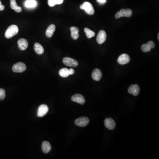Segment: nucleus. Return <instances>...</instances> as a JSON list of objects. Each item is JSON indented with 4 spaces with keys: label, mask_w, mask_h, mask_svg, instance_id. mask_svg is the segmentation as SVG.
<instances>
[{
    "label": "nucleus",
    "mask_w": 159,
    "mask_h": 159,
    "mask_svg": "<svg viewBox=\"0 0 159 159\" xmlns=\"http://www.w3.org/2000/svg\"><path fill=\"white\" fill-rule=\"evenodd\" d=\"M132 15V11L131 9H122L120 11L117 12L115 15L116 19H119L121 17H131Z\"/></svg>",
    "instance_id": "obj_3"
},
{
    "label": "nucleus",
    "mask_w": 159,
    "mask_h": 159,
    "mask_svg": "<svg viewBox=\"0 0 159 159\" xmlns=\"http://www.w3.org/2000/svg\"><path fill=\"white\" fill-rule=\"evenodd\" d=\"M19 28L16 25H12L9 26L6 31L5 37L7 38H10L18 34Z\"/></svg>",
    "instance_id": "obj_1"
},
{
    "label": "nucleus",
    "mask_w": 159,
    "mask_h": 159,
    "mask_svg": "<svg viewBox=\"0 0 159 159\" xmlns=\"http://www.w3.org/2000/svg\"><path fill=\"white\" fill-rule=\"evenodd\" d=\"M102 73L101 71L98 69H96L92 72V77L94 80L96 81H100L102 78Z\"/></svg>",
    "instance_id": "obj_15"
},
{
    "label": "nucleus",
    "mask_w": 159,
    "mask_h": 159,
    "mask_svg": "<svg viewBox=\"0 0 159 159\" xmlns=\"http://www.w3.org/2000/svg\"><path fill=\"white\" fill-rule=\"evenodd\" d=\"M56 27L54 24L49 25L46 30V35L48 38H51L55 31Z\"/></svg>",
    "instance_id": "obj_18"
},
{
    "label": "nucleus",
    "mask_w": 159,
    "mask_h": 159,
    "mask_svg": "<svg viewBox=\"0 0 159 159\" xmlns=\"http://www.w3.org/2000/svg\"><path fill=\"white\" fill-rule=\"evenodd\" d=\"M128 92L134 96H137L140 92V87L138 84L131 85L128 90Z\"/></svg>",
    "instance_id": "obj_13"
},
{
    "label": "nucleus",
    "mask_w": 159,
    "mask_h": 159,
    "mask_svg": "<svg viewBox=\"0 0 159 159\" xmlns=\"http://www.w3.org/2000/svg\"><path fill=\"white\" fill-rule=\"evenodd\" d=\"M106 38V34L105 31L101 30L99 31L97 37V41L99 44H103L105 42Z\"/></svg>",
    "instance_id": "obj_8"
},
{
    "label": "nucleus",
    "mask_w": 159,
    "mask_h": 159,
    "mask_svg": "<svg viewBox=\"0 0 159 159\" xmlns=\"http://www.w3.org/2000/svg\"><path fill=\"white\" fill-rule=\"evenodd\" d=\"M17 6H18L16 0H10V7L12 9L14 10Z\"/></svg>",
    "instance_id": "obj_24"
},
{
    "label": "nucleus",
    "mask_w": 159,
    "mask_h": 159,
    "mask_svg": "<svg viewBox=\"0 0 159 159\" xmlns=\"http://www.w3.org/2000/svg\"><path fill=\"white\" fill-rule=\"evenodd\" d=\"M56 5H61L62 4L64 0H55Z\"/></svg>",
    "instance_id": "obj_26"
},
{
    "label": "nucleus",
    "mask_w": 159,
    "mask_h": 159,
    "mask_svg": "<svg viewBox=\"0 0 159 159\" xmlns=\"http://www.w3.org/2000/svg\"><path fill=\"white\" fill-rule=\"evenodd\" d=\"M70 30L71 31V37L74 40H77L79 37V30L78 28L76 27H72L70 28Z\"/></svg>",
    "instance_id": "obj_17"
},
{
    "label": "nucleus",
    "mask_w": 159,
    "mask_h": 159,
    "mask_svg": "<svg viewBox=\"0 0 159 159\" xmlns=\"http://www.w3.org/2000/svg\"><path fill=\"white\" fill-rule=\"evenodd\" d=\"M14 10L16 13H21V12H22V8L21 7L18 6L14 9Z\"/></svg>",
    "instance_id": "obj_27"
},
{
    "label": "nucleus",
    "mask_w": 159,
    "mask_h": 159,
    "mask_svg": "<svg viewBox=\"0 0 159 159\" xmlns=\"http://www.w3.org/2000/svg\"><path fill=\"white\" fill-rule=\"evenodd\" d=\"M37 5L36 1L35 0H27L25 2V6L28 8H33L35 7Z\"/></svg>",
    "instance_id": "obj_20"
},
{
    "label": "nucleus",
    "mask_w": 159,
    "mask_h": 159,
    "mask_svg": "<svg viewBox=\"0 0 159 159\" xmlns=\"http://www.w3.org/2000/svg\"><path fill=\"white\" fill-rule=\"evenodd\" d=\"M34 49L36 53L38 55H41L44 53V48L40 43H35L34 45Z\"/></svg>",
    "instance_id": "obj_19"
},
{
    "label": "nucleus",
    "mask_w": 159,
    "mask_h": 159,
    "mask_svg": "<svg viewBox=\"0 0 159 159\" xmlns=\"http://www.w3.org/2000/svg\"><path fill=\"white\" fill-rule=\"evenodd\" d=\"M48 4L49 6L50 7H54L56 5L55 3V0H48Z\"/></svg>",
    "instance_id": "obj_25"
},
{
    "label": "nucleus",
    "mask_w": 159,
    "mask_h": 159,
    "mask_svg": "<svg viewBox=\"0 0 159 159\" xmlns=\"http://www.w3.org/2000/svg\"><path fill=\"white\" fill-rule=\"evenodd\" d=\"M69 71L70 75H72V74H74V72H75L74 70L72 69H70V70H69Z\"/></svg>",
    "instance_id": "obj_29"
},
{
    "label": "nucleus",
    "mask_w": 159,
    "mask_h": 159,
    "mask_svg": "<svg viewBox=\"0 0 159 159\" xmlns=\"http://www.w3.org/2000/svg\"><path fill=\"white\" fill-rule=\"evenodd\" d=\"M48 107L47 105H41L38 107L37 112L38 116L39 117H43L48 113Z\"/></svg>",
    "instance_id": "obj_7"
},
{
    "label": "nucleus",
    "mask_w": 159,
    "mask_h": 159,
    "mask_svg": "<svg viewBox=\"0 0 159 159\" xmlns=\"http://www.w3.org/2000/svg\"><path fill=\"white\" fill-rule=\"evenodd\" d=\"M84 31L85 32L87 38H91L95 35V33L92 31L91 30L88 28H86L84 29Z\"/></svg>",
    "instance_id": "obj_22"
},
{
    "label": "nucleus",
    "mask_w": 159,
    "mask_h": 159,
    "mask_svg": "<svg viewBox=\"0 0 159 159\" xmlns=\"http://www.w3.org/2000/svg\"><path fill=\"white\" fill-rule=\"evenodd\" d=\"M104 125L106 128L110 130H112L114 129L116 125L115 122L112 119L107 118L104 120Z\"/></svg>",
    "instance_id": "obj_11"
},
{
    "label": "nucleus",
    "mask_w": 159,
    "mask_h": 159,
    "mask_svg": "<svg viewBox=\"0 0 159 159\" xmlns=\"http://www.w3.org/2000/svg\"><path fill=\"white\" fill-rule=\"evenodd\" d=\"M62 61L63 63L66 66L76 67L78 65V62L76 60L70 57H64Z\"/></svg>",
    "instance_id": "obj_6"
},
{
    "label": "nucleus",
    "mask_w": 159,
    "mask_h": 159,
    "mask_svg": "<svg viewBox=\"0 0 159 159\" xmlns=\"http://www.w3.org/2000/svg\"><path fill=\"white\" fill-rule=\"evenodd\" d=\"M18 47L21 50H24L27 49L28 45V41L24 38H21L17 42Z\"/></svg>",
    "instance_id": "obj_14"
},
{
    "label": "nucleus",
    "mask_w": 159,
    "mask_h": 159,
    "mask_svg": "<svg viewBox=\"0 0 159 159\" xmlns=\"http://www.w3.org/2000/svg\"><path fill=\"white\" fill-rule=\"evenodd\" d=\"M6 92L4 89H0V100H3L6 97Z\"/></svg>",
    "instance_id": "obj_23"
},
{
    "label": "nucleus",
    "mask_w": 159,
    "mask_h": 159,
    "mask_svg": "<svg viewBox=\"0 0 159 159\" xmlns=\"http://www.w3.org/2000/svg\"><path fill=\"white\" fill-rule=\"evenodd\" d=\"M5 6H3V5H1L0 6V11H3L5 9Z\"/></svg>",
    "instance_id": "obj_30"
},
{
    "label": "nucleus",
    "mask_w": 159,
    "mask_h": 159,
    "mask_svg": "<svg viewBox=\"0 0 159 159\" xmlns=\"http://www.w3.org/2000/svg\"><path fill=\"white\" fill-rule=\"evenodd\" d=\"M59 74L62 77H67L70 75L69 70L67 68H62L59 70Z\"/></svg>",
    "instance_id": "obj_21"
},
{
    "label": "nucleus",
    "mask_w": 159,
    "mask_h": 159,
    "mask_svg": "<svg viewBox=\"0 0 159 159\" xmlns=\"http://www.w3.org/2000/svg\"><path fill=\"white\" fill-rule=\"evenodd\" d=\"M89 118L86 117H82L76 119L75 124L77 126L80 127H85L89 124Z\"/></svg>",
    "instance_id": "obj_4"
},
{
    "label": "nucleus",
    "mask_w": 159,
    "mask_h": 159,
    "mask_svg": "<svg viewBox=\"0 0 159 159\" xmlns=\"http://www.w3.org/2000/svg\"><path fill=\"white\" fill-rule=\"evenodd\" d=\"M2 3H1V1H0V6H1V5H2Z\"/></svg>",
    "instance_id": "obj_32"
},
{
    "label": "nucleus",
    "mask_w": 159,
    "mask_h": 159,
    "mask_svg": "<svg viewBox=\"0 0 159 159\" xmlns=\"http://www.w3.org/2000/svg\"><path fill=\"white\" fill-rule=\"evenodd\" d=\"M155 43L152 41L148 42L146 44H143L141 46V50L144 52H148L151 50L152 48H155Z\"/></svg>",
    "instance_id": "obj_12"
},
{
    "label": "nucleus",
    "mask_w": 159,
    "mask_h": 159,
    "mask_svg": "<svg viewBox=\"0 0 159 159\" xmlns=\"http://www.w3.org/2000/svg\"><path fill=\"white\" fill-rule=\"evenodd\" d=\"M80 9L84 10L88 14L92 15L95 13L94 8L91 3L85 2L80 6Z\"/></svg>",
    "instance_id": "obj_2"
},
{
    "label": "nucleus",
    "mask_w": 159,
    "mask_h": 159,
    "mask_svg": "<svg viewBox=\"0 0 159 159\" xmlns=\"http://www.w3.org/2000/svg\"><path fill=\"white\" fill-rule=\"evenodd\" d=\"M13 71L15 72H22L26 70V66L23 63L19 62L14 65Z\"/></svg>",
    "instance_id": "obj_5"
},
{
    "label": "nucleus",
    "mask_w": 159,
    "mask_h": 159,
    "mask_svg": "<svg viewBox=\"0 0 159 159\" xmlns=\"http://www.w3.org/2000/svg\"><path fill=\"white\" fill-rule=\"evenodd\" d=\"M42 149L44 153H48L50 152L51 149V146L50 143L48 141H43L42 145Z\"/></svg>",
    "instance_id": "obj_16"
},
{
    "label": "nucleus",
    "mask_w": 159,
    "mask_h": 159,
    "mask_svg": "<svg viewBox=\"0 0 159 159\" xmlns=\"http://www.w3.org/2000/svg\"><path fill=\"white\" fill-rule=\"evenodd\" d=\"M158 40H159V33H158Z\"/></svg>",
    "instance_id": "obj_31"
},
{
    "label": "nucleus",
    "mask_w": 159,
    "mask_h": 159,
    "mask_svg": "<svg viewBox=\"0 0 159 159\" xmlns=\"http://www.w3.org/2000/svg\"><path fill=\"white\" fill-rule=\"evenodd\" d=\"M72 101L83 105L85 103V100L83 96L80 94H75L71 97Z\"/></svg>",
    "instance_id": "obj_10"
},
{
    "label": "nucleus",
    "mask_w": 159,
    "mask_h": 159,
    "mask_svg": "<svg viewBox=\"0 0 159 159\" xmlns=\"http://www.w3.org/2000/svg\"><path fill=\"white\" fill-rule=\"evenodd\" d=\"M97 1L99 4L103 5V4H105L106 2V0H97Z\"/></svg>",
    "instance_id": "obj_28"
},
{
    "label": "nucleus",
    "mask_w": 159,
    "mask_h": 159,
    "mask_svg": "<svg viewBox=\"0 0 159 159\" xmlns=\"http://www.w3.org/2000/svg\"><path fill=\"white\" fill-rule=\"evenodd\" d=\"M130 56L126 54H122L118 58V62L120 65H125L130 62Z\"/></svg>",
    "instance_id": "obj_9"
}]
</instances>
